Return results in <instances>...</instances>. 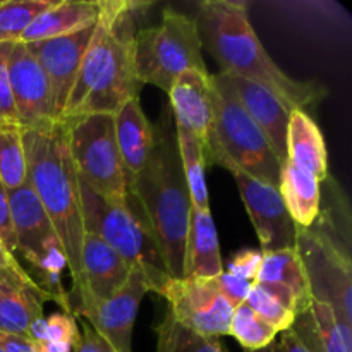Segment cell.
I'll use <instances>...</instances> for the list:
<instances>
[{
  "mask_svg": "<svg viewBox=\"0 0 352 352\" xmlns=\"http://www.w3.org/2000/svg\"><path fill=\"white\" fill-rule=\"evenodd\" d=\"M223 272L215 220L210 210L192 208L184 253V277L215 278Z\"/></svg>",
  "mask_w": 352,
  "mask_h": 352,
  "instance_id": "obj_23",
  "label": "cell"
},
{
  "mask_svg": "<svg viewBox=\"0 0 352 352\" xmlns=\"http://www.w3.org/2000/svg\"><path fill=\"white\" fill-rule=\"evenodd\" d=\"M291 330L309 352H352L344 344L332 308L323 302L311 301L306 311L296 315Z\"/></svg>",
  "mask_w": 352,
  "mask_h": 352,
  "instance_id": "obj_25",
  "label": "cell"
},
{
  "mask_svg": "<svg viewBox=\"0 0 352 352\" xmlns=\"http://www.w3.org/2000/svg\"><path fill=\"white\" fill-rule=\"evenodd\" d=\"M196 24L203 47L219 62L222 74L265 86L292 110H305L325 95V88L296 81L272 60L251 26L248 3L243 0H203Z\"/></svg>",
  "mask_w": 352,
  "mask_h": 352,
  "instance_id": "obj_1",
  "label": "cell"
},
{
  "mask_svg": "<svg viewBox=\"0 0 352 352\" xmlns=\"http://www.w3.org/2000/svg\"><path fill=\"white\" fill-rule=\"evenodd\" d=\"M285 162L308 172L320 182L329 179V153L323 134L305 110H292L287 127Z\"/></svg>",
  "mask_w": 352,
  "mask_h": 352,
  "instance_id": "obj_22",
  "label": "cell"
},
{
  "mask_svg": "<svg viewBox=\"0 0 352 352\" xmlns=\"http://www.w3.org/2000/svg\"><path fill=\"white\" fill-rule=\"evenodd\" d=\"M7 192L16 236V251L26 263H30L55 243L57 237L30 182H24L23 186Z\"/></svg>",
  "mask_w": 352,
  "mask_h": 352,
  "instance_id": "obj_18",
  "label": "cell"
},
{
  "mask_svg": "<svg viewBox=\"0 0 352 352\" xmlns=\"http://www.w3.org/2000/svg\"><path fill=\"white\" fill-rule=\"evenodd\" d=\"M229 78L246 112L265 134L278 160L284 164L287 158V127L292 109L274 91L258 82L237 76Z\"/></svg>",
  "mask_w": 352,
  "mask_h": 352,
  "instance_id": "obj_17",
  "label": "cell"
},
{
  "mask_svg": "<svg viewBox=\"0 0 352 352\" xmlns=\"http://www.w3.org/2000/svg\"><path fill=\"white\" fill-rule=\"evenodd\" d=\"M10 43L0 45V126H19V119L7 76V52Z\"/></svg>",
  "mask_w": 352,
  "mask_h": 352,
  "instance_id": "obj_36",
  "label": "cell"
},
{
  "mask_svg": "<svg viewBox=\"0 0 352 352\" xmlns=\"http://www.w3.org/2000/svg\"><path fill=\"white\" fill-rule=\"evenodd\" d=\"M296 251L301 260L309 294L330 306L344 344L352 351V261L349 248L332 227L315 222L309 229L298 227Z\"/></svg>",
  "mask_w": 352,
  "mask_h": 352,
  "instance_id": "obj_6",
  "label": "cell"
},
{
  "mask_svg": "<svg viewBox=\"0 0 352 352\" xmlns=\"http://www.w3.org/2000/svg\"><path fill=\"white\" fill-rule=\"evenodd\" d=\"M81 268L82 278H85L86 301L76 309L82 308L91 301L102 302L113 298L127 284L133 274V268L119 253H116L98 236L89 232H86L82 239Z\"/></svg>",
  "mask_w": 352,
  "mask_h": 352,
  "instance_id": "obj_16",
  "label": "cell"
},
{
  "mask_svg": "<svg viewBox=\"0 0 352 352\" xmlns=\"http://www.w3.org/2000/svg\"><path fill=\"white\" fill-rule=\"evenodd\" d=\"M69 153L79 179L110 201L127 198V177L116 136L113 113L64 119Z\"/></svg>",
  "mask_w": 352,
  "mask_h": 352,
  "instance_id": "obj_8",
  "label": "cell"
},
{
  "mask_svg": "<svg viewBox=\"0 0 352 352\" xmlns=\"http://www.w3.org/2000/svg\"><path fill=\"white\" fill-rule=\"evenodd\" d=\"M116 136L129 188V182L148 165L155 146V127L144 116L140 98L126 102L116 113Z\"/></svg>",
  "mask_w": 352,
  "mask_h": 352,
  "instance_id": "obj_19",
  "label": "cell"
},
{
  "mask_svg": "<svg viewBox=\"0 0 352 352\" xmlns=\"http://www.w3.org/2000/svg\"><path fill=\"white\" fill-rule=\"evenodd\" d=\"M0 284L12 285V287L24 289V291H31L34 294L41 296L45 301H48L47 294L41 291L36 285V282L30 277L26 268L17 261L16 254L10 253L0 241Z\"/></svg>",
  "mask_w": 352,
  "mask_h": 352,
  "instance_id": "obj_34",
  "label": "cell"
},
{
  "mask_svg": "<svg viewBox=\"0 0 352 352\" xmlns=\"http://www.w3.org/2000/svg\"><path fill=\"white\" fill-rule=\"evenodd\" d=\"M153 127V153L143 172L129 182V191L146 213L167 274L170 278H182L192 203L182 172L170 107H165Z\"/></svg>",
  "mask_w": 352,
  "mask_h": 352,
  "instance_id": "obj_3",
  "label": "cell"
},
{
  "mask_svg": "<svg viewBox=\"0 0 352 352\" xmlns=\"http://www.w3.org/2000/svg\"><path fill=\"white\" fill-rule=\"evenodd\" d=\"M261 244V253L296 248L298 226L289 215L280 192L244 172H230Z\"/></svg>",
  "mask_w": 352,
  "mask_h": 352,
  "instance_id": "obj_12",
  "label": "cell"
},
{
  "mask_svg": "<svg viewBox=\"0 0 352 352\" xmlns=\"http://www.w3.org/2000/svg\"><path fill=\"white\" fill-rule=\"evenodd\" d=\"M215 280H217V285H219L220 292L223 294V298H226L234 308L239 306L241 302L246 301V296L248 292H250L251 284H253V282H248L239 277H234V275H230L229 272L226 270H223L219 277H215Z\"/></svg>",
  "mask_w": 352,
  "mask_h": 352,
  "instance_id": "obj_38",
  "label": "cell"
},
{
  "mask_svg": "<svg viewBox=\"0 0 352 352\" xmlns=\"http://www.w3.org/2000/svg\"><path fill=\"white\" fill-rule=\"evenodd\" d=\"M246 302L265 323L272 327L277 333L285 332L294 323L296 315L289 308H285L278 299H275L267 289L258 282H253L250 292L246 296Z\"/></svg>",
  "mask_w": 352,
  "mask_h": 352,
  "instance_id": "obj_33",
  "label": "cell"
},
{
  "mask_svg": "<svg viewBox=\"0 0 352 352\" xmlns=\"http://www.w3.org/2000/svg\"><path fill=\"white\" fill-rule=\"evenodd\" d=\"M203 43L195 17L165 9L162 23L143 28L134 36V60L140 81L170 91L179 74L189 69L206 71Z\"/></svg>",
  "mask_w": 352,
  "mask_h": 352,
  "instance_id": "obj_7",
  "label": "cell"
},
{
  "mask_svg": "<svg viewBox=\"0 0 352 352\" xmlns=\"http://www.w3.org/2000/svg\"><path fill=\"white\" fill-rule=\"evenodd\" d=\"M244 352H278V347H277V342H272L270 346L263 347V349H256V351H244Z\"/></svg>",
  "mask_w": 352,
  "mask_h": 352,
  "instance_id": "obj_44",
  "label": "cell"
},
{
  "mask_svg": "<svg viewBox=\"0 0 352 352\" xmlns=\"http://www.w3.org/2000/svg\"><path fill=\"white\" fill-rule=\"evenodd\" d=\"M150 291L146 277L133 268L127 284L113 298L102 302H88L76 309L74 316L85 318L86 323L116 352H133V330L138 309Z\"/></svg>",
  "mask_w": 352,
  "mask_h": 352,
  "instance_id": "obj_13",
  "label": "cell"
},
{
  "mask_svg": "<svg viewBox=\"0 0 352 352\" xmlns=\"http://www.w3.org/2000/svg\"><path fill=\"white\" fill-rule=\"evenodd\" d=\"M78 323L74 315L67 313H52L45 320V342H65L74 347L79 339Z\"/></svg>",
  "mask_w": 352,
  "mask_h": 352,
  "instance_id": "obj_35",
  "label": "cell"
},
{
  "mask_svg": "<svg viewBox=\"0 0 352 352\" xmlns=\"http://www.w3.org/2000/svg\"><path fill=\"white\" fill-rule=\"evenodd\" d=\"M157 352H229L217 337H205L179 325L170 315L157 327Z\"/></svg>",
  "mask_w": 352,
  "mask_h": 352,
  "instance_id": "obj_29",
  "label": "cell"
},
{
  "mask_svg": "<svg viewBox=\"0 0 352 352\" xmlns=\"http://www.w3.org/2000/svg\"><path fill=\"white\" fill-rule=\"evenodd\" d=\"M38 352H72V346L65 342H36Z\"/></svg>",
  "mask_w": 352,
  "mask_h": 352,
  "instance_id": "obj_43",
  "label": "cell"
},
{
  "mask_svg": "<svg viewBox=\"0 0 352 352\" xmlns=\"http://www.w3.org/2000/svg\"><path fill=\"white\" fill-rule=\"evenodd\" d=\"M78 320H81L78 316ZM82 332L79 333L78 342L72 347V352H116L107 340H103L91 327L81 320Z\"/></svg>",
  "mask_w": 352,
  "mask_h": 352,
  "instance_id": "obj_40",
  "label": "cell"
},
{
  "mask_svg": "<svg viewBox=\"0 0 352 352\" xmlns=\"http://www.w3.org/2000/svg\"><path fill=\"white\" fill-rule=\"evenodd\" d=\"M0 352H2V349H0Z\"/></svg>",
  "mask_w": 352,
  "mask_h": 352,
  "instance_id": "obj_45",
  "label": "cell"
},
{
  "mask_svg": "<svg viewBox=\"0 0 352 352\" xmlns=\"http://www.w3.org/2000/svg\"><path fill=\"white\" fill-rule=\"evenodd\" d=\"M138 3L119 0L110 33V45L105 64L98 79L74 116L88 113H113L133 98H140L143 82L140 81L134 60ZM72 116V117H74Z\"/></svg>",
  "mask_w": 352,
  "mask_h": 352,
  "instance_id": "obj_9",
  "label": "cell"
},
{
  "mask_svg": "<svg viewBox=\"0 0 352 352\" xmlns=\"http://www.w3.org/2000/svg\"><path fill=\"white\" fill-rule=\"evenodd\" d=\"M215 88V113L212 136L205 148L206 165L239 170L278 189L282 162L272 150L260 127L241 103L227 74H212Z\"/></svg>",
  "mask_w": 352,
  "mask_h": 352,
  "instance_id": "obj_5",
  "label": "cell"
},
{
  "mask_svg": "<svg viewBox=\"0 0 352 352\" xmlns=\"http://www.w3.org/2000/svg\"><path fill=\"white\" fill-rule=\"evenodd\" d=\"M43 302L34 292L0 284V333L30 337L31 327L43 320Z\"/></svg>",
  "mask_w": 352,
  "mask_h": 352,
  "instance_id": "obj_26",
  "label": "cell"
},
{
  "mask_svg": "<svg viewBox=\"0 0 352 352\" xmlns=\"http://www.w3.org/2000/svg\"><path fill=\"white\" fill-rule=\"evenodd\" d=\"M167 95L175 124L195 134L205 150L212 136L215 113V88L212 74L196 69L184 71L177 76Z\"/></svg>",
  "mask_w": 352,
  "mask_h": 352,
  "instance_id": "obj_15",
  "label": "cell"
},
{
  "mask_svg": "<svg viewBox=\"0 0 352 352\" xmlns=\"http://www.w3.org/2000/svg\"><path fill=\"white\" fill-rule=\"evenodd\" d=\"M0 241L10 253H16V236H14L12 219H10L9 192L2 181H0Z\"/></svg>",
  "mask_w": 352,
  "mask_h": 352,
  "instance_id": "obj_39",
  "label": "cell"
},
{
  "mask_svg": "<svg viewBox=\"0 0 352 352\" xmlns=\"http://www.w3.org/2000/svg\"><path fill=\"white\" fill-rule=\"evenodd\" d=\"M117 3H119V0H102V9H100L98 21H96L95 30H93L88 47H86L85 55H82L78 76H76V81L72 85L71 93H69L67 103H65L62 120L74 116L76 110L79 109V105L86 98V95L93 88V85L98 79L100 72H102L103 64H105L107 52H109L110 33H112V23L113 16H116Z\"/></svg>",
  "mask_w": 352,
  "mask_h": 352,
  "instance_id": "obj_21",
  "label": "cell"
},
{
  "mask_svg": "<svg viewBox=\"0 0 352 352\" xmlns=\"http://www.w3.org/2000/svg\"><path fill=\"white\" fill-rule=\"evenodd\" d=\"M278 192L296 226L309 229L318 220L322 191H320V181L311 174L284 162L280 181H278Z\"/></svg>",
  "mask_w": 352,
  "mask_h": 352,
  "instance_id": "obj_24",
  "label": "cell"
},
{
  "mask_svg": "<svg viewBox=\"0 0 352 352\" xmlns=\"http://www.w3.org/2000/svg\"><path fill=\"white\" fill-rule=\"evenodd\" d=\"M0 349L2 352H38V344L30 337L0 333Z\"/></svg>",
  "mask_w": 352,
  "mask_h": 352,
  "instance_id": "obj_41",
  "label": "cell"
},
{
  "mask_svg": "<svg viewBox=\"0 0 352 352\" xmlns=\"http://www.w3.org/2000/svg\"><path fill=\"white\" fill-rule=\"evenodd\" d=\"M23 144L28 182L36 192L65 254L78 308L86 301L81 268V250L86 230L81 215L78 172L69 153L64 120L47 129H23Z\"/></svg>",
  "mask_w": 352,
  "mask_h": 352,
  "instance_id": "obj_2",
  "label": "cell"
},
{
  "mask_svg": "<svg viewBox=\"0 0 352 352\" xmlns=\"http://www.w3.org/2000/svg\"><path fill=\"white\" fill-rule=\"evenodd\" d=\"M261 253L260 250H241L234 254L227 263V270L234 277H239L243 280L254 282L261 267Z\"/></svg>",
  "mask_w": 352,
  "mask_h": 352,
  "instance_id": "obj_37",
  "label": "cell"
},
{
  "mask_svg": "<svg viewBox=\"0 0 352 352\" xmlns=\"http://www.w3.org/2000/svg\"><path fill=\"white\" fill-rule=\"evenodd\" d=\"M160 296L179 325L205 337L229 336L234 306L223 298L215 278H170Z\"/></svg>",
  "mask_w": 352,
  "mask_h": 352,
  "instance_id": "obj_10",
  "label": "cell"
},
{
  "mask_svg": "<svg viewBox=\"0 0 352 352\" xmlns=\"http://www.w3.org/2000/svg\"><path fill=\"white\" fill-rule=\"evenodd\" d=\"M93 30L95 26H89L78 33L26 45L47 76L52 107H54L55 119L58 122H62V117H64L65 103L78 76L79 65H81L82 55L88 47Z\"/></svg>",
  "mask_w": 352,
  "mask_h": 352,
  "instance_id": "obj_14",
  "label": "cell"
},
{
  "mask_svg": "<svg viewBox=\"0 0 352 352\" xmlns=\"http://www.w3.org/2000/svg\"><path fill=\"white\" fill-rule=\"evenodd\" d=\"M55 0H6L0 2V45L17 43L30 24Z\"/></svg>",
  "mask_w": 352,
  "mask_h": 352,
  "instance_id": "obj_31",
  "label": "cell"
},
{
  "mask_svg": "<svg viewBox=\"0 0 352 352\" xmlns=\"http://www.w3.org/2000/svg\"><path fill=\"white\" fill-rule=\"evenodd\" d=\"M254 282H260V284H277L282 285V287H287L289 291H292L298 296V299L306 309L311 306L313 299L311 294H309L305 270H302L301 260H299L296 248L263 253L260 272H258Z\"/></svg>",
  "mask_w": 352,
  "mask_h": 352,
  "instance_id": "obj_27",
  "label": "cell"
},
{
  "mask_svg": "<svg viewBox=\"0 0 352 352\" xmlns=\"http://www.w3.org/2000/svg\"><path fill=\"white\" fill-rule=\"evenodd\" d=\"M0 181L7 191L28 182L23 129L17 126H0Z\"/></svg>",
  "mask_w": 352,
  "mask_h": 352,
  "instance_id": "obj_30",
  "label": "cell"
},
{
  "mask_svg": "<svg viewBox=\"0 0 352 352\" xmlns=\"http://www.w3.org/2000/svg\"><path fill=\"white\" fill-rule=\"evenodd\" d=\"M277 347L278 352H309L291 329L280 333V340L277 342Z\"/></svg>",
  "mask_w": 352,
  "mask_h": 352,
  "instance_id": "obj_42",
  "label": "cell"
},
{
  "mask_svg": "<svg viewBox=\"0 0 352 352\" xmlns=\"http://www.w3.org/2000/svg\"><path fill=\"white\" fill-rule=\"evenodd\" d=\"M7 76L21 129H47L58 122L43 69L24 43H10Z\"/></svg>",
  "mask_w": 352,
  "mask_h": 352,
  "instance_id": "obj_11",
  "label": "cell"
},
{
  "mask_svg": "<svg viewBox=\"0 0 352 352\" xmlns=\"http://www.w3.org/2000/svg\"><path fill=\"white\" fill-rule=\"evenodd\" d=\"M229 336H232L244 351H256L270 346L277 337V332L265 323L246 302H241L234 308Z\"/></svg>",
  "mask_w": 352,
  "mask_h": 352,
  "instance_id": "obj_32",
  "label": "cell"
},
{
  "mask_svg": "<svg viewBox=\"0 0 352 352\" xmlns=\"http://www.w3.org/2000/svg\"><path fill=\"white\" fill-rule=\"evenodd\" d=\"M100 9L102 0H55L30 24L19 43H38L95 26Z\"/></svg>",
  "mask_w": 352,
  "mask_h": 352,
  "instance_id": "obj_20",
  "label": "cell"
},
{
  "mask_svg": "<svg viewBox=\"0 0 352 352\" xmlns=\"http://www.w3.org/2000/svg\"><path fill=\"white\" fill-rule=\"evenodd\" d=\"M79 199L85 230L105 241L116 253L146 277L150 289L158 296L170 282L160 248L148 217L133 192L122 201H110L79 179Z\"/></svg>",
  "mask_w": 352,
  "mask_h": 352,
  "instance_id": "obj_4",
  "label": "cell"
},
{
  "mask_svg": "<svg viewBox=\"0 0 352 352\" xmlns=\"http://www.w3.org/2000/svg\"><path fill=\"white\" fill-rule=\"evenodd\" d=\"M175 133H177L179 155H181L182 172H184L189 196H191L192 208L210 210L208 186H206V157L203 144L199 143L195 134L177 124H175Z\"/></svg>",
  "mask_w": 352,
  "mask_h": 352,
  "instance_id": "obj_28",
  "label": "cell"
}]
</instances>
